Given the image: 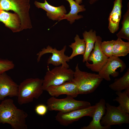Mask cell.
I'll return each mask as SVG.
<instances>
[{"label": "cell", "instance_id": "obj_1", "mask_svg": "<svg viewBox=\"0 0 129 129\" xmlns=\"http://www.w3.org/2000/svg\"><path fill=\"white\" fill-rule=\"evenodd\" d=\"M28 114L18 108L13 99H4L0 104V123L10 124L13 129H27L26 119Z\"/></svg>", "mask_w": 129, "mask_h": 129}, {"label": "cell", "instance_id": "obj_2", "mask_svg": "<svg viewBox=\"0 0 129 129\" xmlns=\"http://www.w3.org/2000/svg\"><path fill=\"white\" fill-rule=\"evenodd\" d=\"M103 80L98 74L81 71L78 63L75 67L72 81L76 86L79 94H86L94 92Z\"/></svg>", "mask_w": 129, "mask_h": 129}, {"label": "cell", "instance_id": "obj_3", "mask_svg": "<svg viewBox=\"0 0 129 129\" xmlns=\"http://www.w3.org/2000/svg\"><path fill=\"white\" fill-rule=\"evenodd\" d=\"M43 79L38 78H27L19 85L17 102L20 105L32 102L42 94Z\"/></svg>", "mask_w": 129, "mask_h": 129}, {"label": "cell", "instance_id": "obj_4", "mask_svg": "<svg viewBox=\"0 0 129 129\" xmlns=\"http://www.w3.org/2000/svg\"><path fill=\"white\" fill-rule=\"evenodd\" d=\"M30 0H0L2 10L13 11L18 16L21 22V31L32 27L29 11Z\"/></svg>", "mask_w": 129, "mask_h": 129}, {"label": "cell", "instance_id": "obj_5", "mask_svg": "<svg viewBox=\"0 0 129 129\" xmlns=\"http://www.w3.org/2000/svg\"><path fill=\"white\" fill-rule=\"evenodd\" d=\"M46 104L48 110L61 112H68L91 106L88 101L76 100L69 95L63 99L52 97L47 100Z\"/></svg>", "mask_w": 129, "mask_h": 129}, {"label": "cell", "instance_id": "obj_6", "mask_svg": "<svg viewBox=\"0 0 129 129\" xmlns=\"http://www.w3.org/2000/svg\"><path fill=\"white\" fill-rule=\"evenodd\" d=\"M74 71L71 69L61 65L56 66L52 70L48 68L43 79V91L51 86H57L66 82L72 81Z\"/></svg>", "mask_w": 129, "mask_h": 129}, {"label": "cell", "instance_id": "obj_7", "mask_svg": "<svg viewBox=\"0 0 129 129\" xmlns=\"http://www.w3.org/2000/svg\"><path fill=\"white\" fill-rule=\"evenodd\" d=\"M106 111L100 121L103 126L111 127L113 125H120L129 123V114L119 109L118 107L106 104Z\"/></svg>", "mask_w": 129, "mask_h": 129}, {"label": "cell", "instance_id": "obj_8", "mask_svg": "<svg viewBox=\"0 0 129 129\" xmlns=\"http://www.w3.org/2000/svg\"><path fill=\"white\" fill-rule=\"evenodd\" d=\"M102 38L97 36L94 48L89 56L85 65L92 71L98 72L107 61L108 58L103 53L100 47Z\"/></svg>", "mask_w": 129, "mask_h": 129}, {"label": "cell", "instance_id": "obj_9", "mask_svg": "<svg viewBox=\"0 0 129 129\" xmlns=\"http://www.w3.org/2000/svg\"><path fill=\"white\" fill-rule=\"evenodd\" d=\"M66 48V46L65 45L61 50H59L55 48H53L48 45L46 48L42 49L41 51L37 54V61L39 62L42 56L44 54L51 53L52 54V55L50 56L47 60L48 66L49 64H52L55 66L61 65L67 68H69V65L67 62H69L70 59L69 56L64 53Z\"/></svg>", "mask_w": 129, "mask_h": 129}, {"label": "cell", "instance_id": "obj_10", "mask_svg": "<svg viewBox=\"0 0 129 129\" xmlns=\"http://www.w3.org/2000/svg\"><path fill=\"white\" fill-rule=\"evenodd\" d=\"M96 108V105L86 108L67 112H59L55 116L56 120L61 125L67 126L84 117H92Z\"/></svg>", "mask_w": 129, "mask_h": 129}, {"label": "cell", "instance_id": "obj_11", "mask_svg": "<svg viewBox=\"0 0 129 129\" xmlns=\"http://www.w3.org/2000/svg\"><path fill=\"white\" fill-rule=\"evenodd\" d=\"M126 67L125 63L118 57L113 56L108 58L105 65L98 72V74L103 79L110 81V76L114 77H117L119 74L118 72L116 71L120 69V71L123 72Z\"/></svg>", "mask_w": 129, "mask_h": 129}, {"label": "cell", "instance_id": "obj_12", "mask_svg": "<svg viewBox=\"0 0 129 129\" xmlns=\"http://www.w3.org/2000/svg\"><path fill=\"white\" fill-rule=\"evenodd\" d=\"M18 87L6 72L0 74V100L7 96L17 97Z\"/></svg>", "mask_w": 129, "mask_h": 129}, {"label": "cell", "instance_id": "obj_13", "mask_svg": "<svg viewBox=\"0 0 129 129\" xmlns=\"http://www.w3.org/2000/svg\"><path fill=\"white\" fill-rule=\"evenodd\" d=\"M45 91L51 96L55 97L65 94L74 98L79 94L76 86L72 81L66 82L58 85L49 86Z\"/></svg>", "mask_w": 129, "mask_h": 129}, {"label": "cell", "instance_id": "obj_14", "mask_svg": "<svg viewBox=\"0 0 129 129\" xmlns=\"http://www.w3.org/2000/svg\"><path fill=\"white\" fill-rule=\"evenodd\" d=\"M106 102L103 98L100 99L99 101L95 104L96 108L92 117V120L87 126L81 128V129H109L111 127L102 126L100 121L102 117L105 114Z\"/></svg>", "mask_w": 129, "mask_h": 129}, {"label": "cell", "instance_id": "obj_15", "mask_svg": "<svg viewBox=\"0 0 129 129\" xmlns=\"http://www.w3.org/2000/svg\"><path fill=\"white\" fill-rule=\"evenodd\" d=\"M44 0L43 3L36 1L34 4L38 8L42 9L46 11L47 16L49 18L54 21L58 20V22L60 21L67 12L65 6L62 5L55 7L48 4L46 0Z\"/></svg>", "mask_w": 129, "mask_h": 129}, {"label": "cell", "instance_id": "obj_16", "mask_svg": "<svg viewBox=\"0 0 129 129\" xmlns=\"http://www.w3.org/2000/svg\"><path fill=\"white\" fill-rule=\"evenodd\" d=\"M122 0H115L113 6L108 18V29L110 32L114 33L119 28V23L121 18Z\"/></svg>", "mask_w": 129, "mask_h": 129}, {"label": "cell", "instance_id": "obj_17", "mask_svg": "<svg viewBox=\"0 0 129 129\" xmlns=\"http://www.w3.org/2000/svg\"><path fill=\"white\" fill-rule=\"evenodd\" d=\"M0 21L14 32L21 31L20 20L15 13H12L0 9Z\"/></svg>", "mask_w": 129, "mask_h": 129}, {"label": "cell", "instance_id": "obj_18", "mask_svg": "<svg viewBox=\"0 0 129 129\" xmlns=\"http://www.w3.org/2000/svg\"><path fill=\"white\" fill-rule=\"evenodd\" d=\"M66 0L70 4V10L68 14L64 15L60 21L66 19L70 22V24H72L75 22V20H78L83 17V16L78 15V13L80 12L85 11L86 9L84 5H80L73 0Z\"/></svg>", "mask_w": 129, "mask_h": 129}, {"label": "cell", "instance_id": "obj_19", "mask_svg": "<svg viewBox=\"0 0 129 129\" xmlns=\"http://www.w3.org/2000/svg\"><path fill=\"white\" fill-rule=\"evenodd\" d=\"M82 34L86 45V50L83 55L82 60L83 62L84 63L87 61L89 56L94 48L97 36L96 31L93 29L88 32L85 31Z\"/></svg>", "mask_w": 129, "mask_h": 129}, {"label": "cell", "instance_id": "obj_20", "mask_svg": "<svg viewBox=\"0 0 129 129\" xmlns=\"http://www.w3.org/2000/svg\"><path fill=\"white\" fill-rule=\"evenodd\" d=\"M109 87L112 90L117 91H122L129 88V68L122 77L115 79L114 82L110 84Z\"/></svg>", "mask_w": 129, "mask_h": 129}, {"label": "cell", "instance_id": "obj_21", "mask_svg": "<svg viewBox=\"0 0 129 129\" xmlns=\"http://www.w3.org/2000/svg\"><path fill=\"white\" fill-rule=\"evenodd\" d=\"M129 53V42H125L121 38H118L112 48L113 55L119 57L126 56Z\"/></svg>", "mask_w": 129, "mask_h": 129}, {"label": "cell", "instance_id": "obj_22", "mask_svg": "<svg viewBox=\"0 0 129 129\" xmlns=\"http://www.w3.org/2000/svg\"><path fill=\"white\" fill-rule=\"evenodd\" d=\"M116 94L118 96L113 99L119 103L117 107L123 111L129 113V88L122 91H117Z\"/></svg>", "mask_w": 129, "mask_h": 129}, {"label": "cell", "instance_id": "obj_23", "mask_svg": "<svg viewBox=\"0 0 129 129\" xmlns=\"http://www.w3.org/2000/svg\"><path fill=\"white\" fill-rule=\"evenodd\" d=\"M74 39L75 42L69 46L72 50V53L69 57L70 60L78 55H83L86 50V43L83 39H81L79 36L76 34Z\"/></svg>", "mask_w": 129, "mask_h": 129}, {"label": "cell", "instance_id": "obj_24", "mask_svg": "<svg viewBox=\"0 0 129 129\" xmlns=\"http://www.w3.org/2000/svg\"><path fill=\"white\" fill-rule=\"evenodd\" d=\"M127 9L123 16L121 22L122 27L120 31L116 34L118 38H123L129 42V4L128 3Z\"/></svg>", "mask_w": 129, "mask_h": 129}, {"label": "cell", "instance_id": "obj_25", "mask_svg": "<svg viewBox=\"0 0 129 129\" xmlns=\"http://www.w3.org/2000/svg\"><path fill=\"white\" fill-rule=\"evenodd\" d=\"M115 40L104 41L101 42L100 47L104 54L108 57L113 56L112 48Z\"/></svg>", "mask_w": 129, "mask_h": 129}, {"label": "cell", "instance_id": "obj_26", "mask_svg": "<svg viewBox=\"0 0 129 129\" xmlns=\"http://www.w3.org/2000/svg\"><path fill=\"white\" fill-rule=\"evenodd\" d=\"M15 64L12 61L0 59V74L13 69Z\"/></svg>", "mask_w": 129, "mask_h": 129}, {"label": "cell", "instance_id": "obj_27", "mask_svg": "<svg viewBox=\"0 0 129 129\" xmlns=\"http://www.w3.org/2000/svg\"><path fill=\"white\" fill-rule=\"evenodd\" d=\"M35 110L37 114L43 116L47 113L48 109L47 106L43 104H40L36 106Z\"/></svg>", "mask_w": 129, "mask_h": 129}, {"label": "cell", "instance_id": "obj_28", "mask_svg": "<svg viewBox=\"0 0 129 129\" xmlns=\"http://www.w3.org/2000/svg\"><path fill=\"white\" fill-rule=\"evenodd\" d=\"M99 0H89V2L91 5H92Z\"/></svg>", "mask_w": 129, "mask_h": 129}, {"label": "cell", "instance_id": "obj_29", "mask_svg": "<svg viewBox=\"0 0 129 129\" xmlns=\"http://www.w3.org/2000/svg\"><path fill=\"white\" fill-rule=\"evenodd\" d=\"M82 0H75V1L78 4H80L82 3Z\"/></svg>", "mask_w": 129, "mask_h": 129}, {"label": "cell", "instance_id": "obj_30", "mask_svg": "<svg viewBox=\"0 0 129 129\" xmlns=\"http://www.w3.org/2000/svg\"><path fill=\"white\" fill-rule=\"evenodd\" d=\"M0 9H1V6H0Z\"/></svg>", "mask_w": 129, "mask_h": 129}]
</instances>
